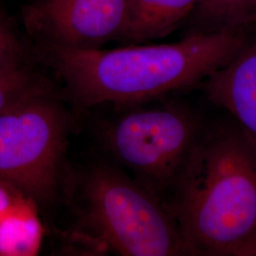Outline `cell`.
Instances as JSON below:
<instances>
[{
	"instance_id": "8",
	"label": "cell",
	"mask_w": 256,
	"mask_h": 256,
	"mask_svg": "<svg viewBox=\"0 0 256 256\" xmlns=\"http://www.w3.org/2000/svg\"><path fill=\"white\" fill-rule=\"evenodd\" d=\"M200 0H130L122 41L140 44L167 36L189 19Z\"/></svg>"
},
{
	"instance_id": "2",
	"label": "cell",
	"mask_w": 256,
	"mask_h": 256,
	"mask_svg": "<svg viewBox=\"0 0 256 256\" xmlns=\"http://www.w3.org/2000/svg\"><path fill=\"white\" fill-rule=\"evenodd\" d=\"M167 205L192 256H256V144L238 122L208 124Z\"/></svg>"
},
{
	"instance_id": "10",
	"label": "cell",
	"mask_w": 256,
	"mask_h": 256,
	"mask_svg": "<svg viewBox=\"0 0 256 256\" xmlns=\"http://www.w3.org/2000/svg\"><path fill=\"white\" fill-rule=\"evenodd\" d=\"M191 18L189 34L247 28L256 23V0H200Z\"/></svg>"
},
{
	"instance_id": "3",
	"label": "cell",
	"mask_w": 256,
	"mask_h": 256,
	"mask_svg": "<svg viewBox=\"0 0 256 256\" xmlns=\"http://www.w3.org/2000/svg\"><path fill=\"white\" fill-rule=\"evenodd\" d=\"M80 184V234L98 252L190 256L167 203L126 171L97 165L84 174Z\"/></svg>"
},
{
	"instance_id": "6",
	"label": "cell",
	"mask_w": 256,
	"mask_h": 256,
	"mask_svg": "<svg viewBox=\"0 0 256 256\" xmlns=\"http://www.w3.org/2000/svg\"><path fill=\"white\" fill-rule=\"evenodd\" d=\"M130 0H34L22 10L30 36L74 48H100L122 40Z\"/></svg>"
},
{
	"instance_id": "9",
	"label": "cell",
	"mask_w": 256,
	"mask_h": 256,
	"mask_svg": "<svg viewBox=\"0 0 256 256\" xmlns=\"http://www.w3.org/2000/svg\"><path fill=\"white\" fill-rule=\"evenodd\" d=\"M43 234L36 202L24 196L0 220V256H36Z\"/></svg>"
},
{
	"instance_id": "1",
	"label": "cell",
	"mask_w": 256,
	"mask_h": 256,
	"mask_svg": "<svg viewBox=\"0 0 256 256\" xmlns=\"http://www.w3.org/2000/svg\"><path fill=\"white\" fill-rule=\"evenodd\" d=\"M246 28L188 34L169 44L106 50L37 42L43 61L82 108L156 101L202 86L250 42Z\"/></svg>"
},
{
	"instance_id": "12",
	"label": "cell",
	"mask_w": 256,
	"mask_h": 256,
	"mask_svg": "<svg viewBox=\"0 0 256 256\" xmlns=\"http://www.w3.org/2000/svg\"><path fill=\"white\" fill-rule=\"evenodd\" d=\"M25 48L7 18L0 12V68L27 64Z\"/></svg>"
},
{
	"instance_id": "11",
	"label": "cell",
	"mask_w": 256,
	"mask_h": 256,
	"mask_svg": "<svg viewBox=\"0 0 256 256\" xmlns=\"http://www.w3.org/2000/svg\"><path fill=\"white\" fill-rule=\"evenodd\" d=\"M48 90L50 82L28 63L0 68V112Z\"/></svg>"
},
{
	"instance_id": "5",
	"label": "cell",
	"mask_w": 256,
	"mask_h": 256,
	"mask_svg": "<svg viewBox=\"0 0 256 256\" xmlns=\"http://www.w3.org/2000/svg\"><path fill=\"white\" fill-rule=\"evenodd\" d=\"M68 132V116L52 90L0 112V180L36 202L50 200Z\"/></svg>"
},
{
	"instance_id": "7",
	"label": "cell",
	"mask_w": 256,
	"mask_h": 256,
	"mask_svg": "<svg viewBox=\"0 0 256 256\" xmlns=\"http://www.w3.org/2000/svg\"><path fill=\"white\" fill-rule=\"evenodd\" d=\"M209 101L225 110L256 144V37L202 84Z\"/></svg>"
},
{
	"instance_id": "13",
	"label": "cell",
	"mask_w": 256,
	"mask_h": 256,
	"mask_svg": "<svg viewBox=\"0 0 256 256\" xmlns=\"http://www.w3.org/2000/svg\"><path fill=\"white\" fill-rule=\"evenodd\" d=\"M24 196L16 188L0 180V220L8 214Z\"/></svg>"
},
{
	"instance_id": "4",
	"label": "cell",
	"mask_w": 256,
	"mask_h": 256,
	"mask_svg": "<svg viewBox=\"0 0 256 256\" xmlns=\"http://www.w3.org/2000/svg\"><path fill=\"white\" fill-rule=\"evenodd\" d=\"M118 108L104 128V146L128 174L167 202L208 124L169 97Z\"/></svg>"
}]
</instances>
